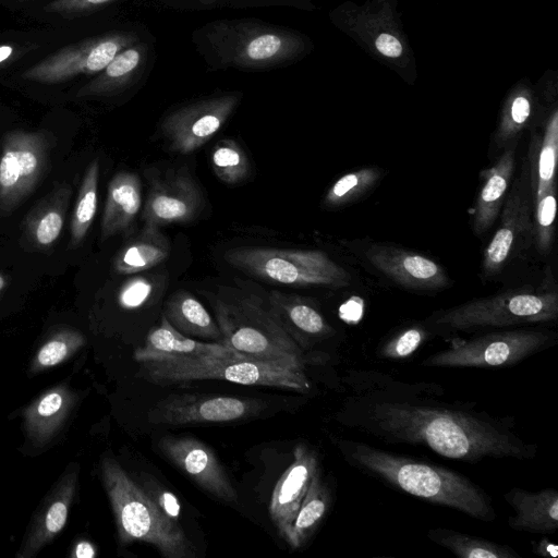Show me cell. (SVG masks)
Returning a JSON list of instances; mask_svg holds the SVG:
<instances>
[{"label":"cell","instance_id":"cell-1","mask_svg":"<svg viewBox=\"0 0 558 558\" xmlns=\"http://www.w3.org/2000/svg\"><path fill=\"white\" fill-rule=\"evenodd\" d=\"M337 421L388 445L424 447L466 463L485 459L530 460L537 446L510 415L457 399L434 381H407L372 368H350L341 378Z\"/></svg>","mask_w":558,"mask_h":558},{"label":"cell","instance_id":"cell-2","mask_svg":"<svg viewBox=\"0 0 558 558\" xmlns=\"http://www.w3.org/2000/svg\"><path fill=\"white\" fill-rule=\"evenodd\" d=\"M335 442L347 463L391 487L480 521L496 519L490 496L454 470L354 439L339 438Z\"/></svg>","mask_w":558,"mask_h":558},{"label":"cell","instance_id":"cell-3","mask_svg":"<svg viewBox=\"0 0 558 558\" xmlns=\"http://www.w3.org/2000/svg\"><path fill=\"white\" fill-rule=\"evenodd\" d=\"M193 40L215 70L268 71L294 63L313 49L311 39L298 31L248 19L209 22Z\"/></svg>","mask_w":558,"mask_h":558},{"label":"cell","instance_id":"cell-4","mask_svg":"<svg viewBox=\"0 0 558 558\" xmlns=\"http://www.w3.org/2000/svg\"><path fill=\"white\" fill-rule=\"evenodd\" d=\"M222 344L236 354L256 360L308 361L305 351L281 327L268 302L254 293L222 287L206 293Z\"/></svg>","mask_w":558,"mask_h":558},{"label":"cell","instance_id":"cell-5","mask_svg":"<svg viewBox=\"0 0 558 558\" xmlns=\"http://www.w3.org/2000/svg\"><path fill=\"white\" fill-rule=\"evenodd\" d=\"M304 363L287 359L203 356L141 362L137 376L160 386L218 379L246 386H267L306 392L311 389V381L304 373Z\"/></svg>","mask_w":558,"mask_h":558},{"label":"cell","instance_id":"cell-6","mask_svg":"<svg viewBox=\"0 0 558 558\" xmlns=\"http://www.w3.org/2000/svg\"><path fill=\"white\" fill-rule=\"evenodd\" d=\"M101 477L121 543H148L166 558L196 557L195 547L181 525L113 458L102 459Z\"/></svg>","mask_w":558,"mask_h":558},{"label":"cell","instance_id":"cell-7","mask_svg":"<svg viewBox=\"0 0 558 558\" xmlns=\"http://www.w3.org/2000/svg\"><path fill=\"white\" fill-rule=\"evenodd\" d=\"M557 317L556 290L514 289L437 311L426 318L425 327L432 333L445 336L549 323Z\"/></svg>","mask_w":558,"mask_h":558},{"label":"cell","instance_id":"cell-8","mask_svg":"<svg viewBox=\"0 0 558 558\" xmlns=\"http://www.w3.org/2000/svg\"><path fill=\"white\" fill-rule=\"evenodd\" d=\"M332 24L366 53L409 84L417 77L416 59L398 11V0L345 1L329 13Z\"/></svg>","mask_w":558,"mask_h":558},{"label":"cell","instance_id":"cell-9","mask_svg":"<svg viewBox=\"0 0 558 558\" xmlns=\"http://www.w3.org/2000/svg\"><path fill=\"white\" fill-rule=\"evenodd\" d=\"M223 257L232 267L269 283L343 288L351 282L350 274L318 250L242 246Z\"/></svg>","mask_w":558,"mask_h":558},{"label":"cell","instance_id":"cell-10","mask_svg":"<svg viewBox=\"0 0 558 558\" xmlns=\"http://www.w3.org/2000/svg\"><path fill=\"white\" fill-rule=\"evenodd\" d=\"M557 342L555 333L539 329H501L469 339L452 340L421 362L424 367L494 368L515 365Z\"/></svg>","mask_w":558,"mask_h":558},{"label":"cell","instance_id":"cell-11","mask_svg":"<svg viewBox=\"0 0 558 558\" xmlns=\"http://www.w3.org/2000/svg\"><path fill=\"white\" fill-rule=\"evenodd\" d=\"M141 40L132 31H117L84 39L50 54L23 73L38 83H60L80 74H97L124 48Z\"/></svg>","mask_w":558,"mask_h":558},{"label":"cell","instance_id":"cell-12","mask_svg":"<svg viewBox=\"0 0 558 558\" xmlns=\"http://www.w3.org/2000/svg\"><path fill=\"white\" fill-rule=\"evenodd\" d=\"M50 142L44 132L13 131L4 136L0 157V213H10L44 175Z\"/></svg>","mask_w":558,"mask_h":558},{"label":"cell","instance_id":"cell-13","mask_svg":"<svg viewBox=\"0 0 558 558\" xmlns=\"http://www.w3.org/2000/svg\"><path fill=\"white\" fill-rule=\"evenodd\" d=\"M241 100L239 93L213 95L169 112L160 131L171 151L187 155L208 142L228 121Z\"/></svg>","mask_w":558,"mask_h":558},{"label":"cell","instance_id":"cell-14","mask_svg":"<svg viewBox=\"0 0 558 558\" xmlns=\"http://www.w3.org/2000/svg\"><path fill=\"white\" fill-rule=\"evenodd\" d=\"M265 403L260 399L206 393H172L147 412L153 424L186 425L225 423L257 416Z\"/></svg>","mask_w":558,"mask_h":558},{"label":"cell","instance_id":"cell-15","mask_svg":"<svg viewBox=\"0 0 558 558\" xmlns=\"http://www.w3.org/2000/svg\"><path fill=\"white\" fill-rule=\"evenodd\" d=\"M533 207L529 170L524 167L507 194L500 210V223L484 251L483 276L490 278L498 274L531 232Z\"/></svg>","mask_w":558,"mask_h":558},{"label":"cell","instance_id":"cell-16","mask_svg":"<svg viewBox=\"0 0 558 558\" xmlns=\"http://www.w3.org/2000/svg\"><path fill=\"white\" fill-rule=\"evenodd\" d=\"M157 447L202 489L226 502L238 501L228 474L206 444L191 436L166 435L158 440Z\"/></svg>","mask_w":558,"mask_h":558},{"label":"cell","instance_id":"cell-17","mask_svg":"<svg viewBox=\"0 0 558 558\" xmlns=\"http://www.w3.org/2000/svg\"><path fill=\"white\" fill-rule=\"evenodd\" d=\"M204 205L202 191L185 171H175L151 184L144 204V225L162 227L186 223L196 218Z\"/></svg>","mask_w":558,"mask_h":558},{"label":"cell","instance_id":"cell-18","mask_svg":"<svg viewBox=\"0 0 558 558\" xmlns=\"http://www.w3.org/2000/svg\"><path fill=\"white\" fill-rule=\"evenodd\" d=\"M366 259L405 289L429 291L444 288L448 283V276L438 263L403 247L375 244L366 252Z\"/></svg>","mask_w":558,"mask_h":558},{"label":"cell","instance_id":"cell-19","mask_svg":"<svg viewBox=\"0 0 558 558\" xmlns=\"http://www.w3.org/2000/svg\"><path fill=\"white\" fill-rule=\"evenodd\" d=\"M293 456V462L276 484L269 504L271 520L281 536L293 520L319 468L315 452L304 444L295 447Z\"/></svg>","mask_w":558,"mask_h":558},{"label":"cell","instance_id":"cell-20","mask_svg":"<svg viewBox=\"0 0 558 558\" xmlns=\"http://www.w3.org/2000/svg\"><path fill=\"white\" fill-rule=\"evenodd\" d=\"M267 302L281 327L305 352L313 344L331 337L335 332L319 310L307 298L270 291Z\"/></svg>","mask_w":558,"mask_h":558},{"label":"cell","instance_id":"cell-21","mask_svg":"<svg viewBox=\"0 0 558 558\" xmlns=\"http://www.w3.org/2000/svg\"><path fill=\"white\" fill-rule=\"evenodd\" d=\"M239 355L218 342H203L182 335L162 316L159 326L151 328L144 347L138 348L134 359L138 363L203 356Z\"/></svg>","mask_w":558,"mask_h":558},{"label":"cell","instance_id":"cell-22","mask_svg":"<svg viewBox=\"0 0 558 558\" xmlns=\"http://www.w3.org/2000/svg\"><path fill=\"white\" fill-rule=\"evenodd\" d=\"M151 54V46L142 40L124 48L78 90L77 96H108L126 90L147 73Z\"/></svg>","mask_w":558,"mask_h":558},{"label":"cell","instance_id":"cell-23","mask_svg":"<svg viewBox=\"0 0 558 558\" xmlns=\"http://www.w3.org/2000/svg\"><path fill=\"white\" fill-rule=\"evenodd\" d=\"M505 501L514 510L508 518L510 529L534 534H554L558 530V492L546 487L531 492L512 487L504 494Z\"/></svg>","mask_w":558,"mask_h":558},{"label":"cell","instance_id":"cell-24","mask_svg":"<svg viewBox=\"0 0 558 558\" xmlns=\"http://www.w3.org/2000/svg\"><path fill=\"white\" fill-rule=\"evenodd\" d=\"M76 482V470L66 472L60 478L37 513L35 522L16 557L31 558L35 556L62 531L68 521L71 502L75 495Z\"/></svg>","mask_w":558,"mask_h":558},{"label":"cell","instance_id":"cell-25","mask_svg":"<svg viewBox=\"0 0 558 558\" xmlns=\"http://www.w3.org/2000/svg\"><path fill=\"white\" fill-rule=\"evenodd\" d=\"M515 168V142L507 145L505 151L480 177L483 181L473 209V231L484 234L496 221L508 194Z\"/></svg>","mask_w":558,"mask_h":558},{"label":"cell","instance_id":"cell-26","mask_svg":"<svg viewBox=\"0 0 558 558\" xmlns=\"http://www.w3.org/2000/svg\"><path fill=\"white\" fill-rule=\"evenodd\" d=\"M142 207V185L137 174L117 173L108 185L101 221V239L126 232Z\"/></svg>","mask_w":558,"mask_h":558},{"label":"cell","instance_id":"cell-27","mask_svg":"<svg viewBox=\"0 0 558 558\" xmlns=\"http://www.w3.org/2000/svg\"><path fill=\"white\" fill-rule=\"evenodd\" d=\"M74 397L64 386L39 396L24 412L25 429L36 445L49 441L68 417Z\"/></svg>","mask_w":558,"mask_h":558},{"label":"cell","instance_id":"cell-28","mask_svg":"<svg viewBox=\"0 0 558 558\" xmlns=\"http://www.w3.org/2000/svg\"><path fill=\"white\" fill-rule=\"evenodd\" d=\"M162 316L184 336L222 343V335L215 318L189 291H175L166 302Z\"/></svg>","mask_w":558,"mask_h":558},{"label":"cell","instance_id":"cell-29","mask_svg":"<svg viewBox=\"0 0 558 558\" xmlns=\"http://www.w3.org/2000/svg\"><path fill=\"white\" fill-rule=\"evenodd\" d=\"M170 252V242L160 228L144 225L140 234L119 251L113 266L119 274H138L162 263Z\"/></svg>","mask_w":558,"mask_h":558},{"label":"cell","instance_id":"cell-30","mask_svg":"<svg viewBox=\"0 0 558 558\" xmlns=\"http://www.w3.org/2000/svg\"><path fill=\"white\" fill-rule=\"evenodd\" d=\"M330 501V490L318 468L300 508L282 535L292 548H300L308 541L327 514Z\"/></svg>","mask_w":558,"mask_h":558},{"label":"cell","instance_id":"cell-31","mask_svg":"<svg viewBox=\"0 0 558 558\" xmlns=\"http://www.w3.org/2000/svg\"><path fill=\"white\" fill-rule=\"evenodd\" d=\"M531 143L530 184L533 201H537L549 187L556 184L558 160V110L555 107L547 118L542 138Z\"/></svg>","mask_w":558,"mask_h":558},{"label":"cell","instance_id":"cell-32","mask_svg":"<svg viewBox=\"0 0 558 558\" xmlns=\"http://www.w3.org/2000/svg\"><path fill=\"white\" fill-rule=\"evenodd\" d=\"M536 97L527 80L520 81L511 88L501 107L494 135L498 147L514 143L527 126L535 110Z\"/></svg>","mask_w":558,"mask_h":558},{"label":"cell","instance_id":"cell-33","mask_svg":"<svg viewBox=\"0 0 558 558\" xmlns=\"http://www.w3.org/2000/svg\"><path fill=\"white\" fill-rule=\"evenodd\" d=\"M427 537L460 558H521L509 545L446 527L428 530Z\"/></svg>","mask_w":558,"mask_h":558},{"label":"cell","instance_id":"cell-34","mask_svg":"<svg viewBox=\"0 0 558 558\" xmlns=\"http://www.w3.org/2000/svg\"><path fill=\"white\" fill-rule=\"evenodd\" d=\"M71 190L62 187L56 196L39 206L27 221V231L33 241L39 246L51 245L60 235L63 222L65 206Z\"/></svg>","mask_w":558,"mask_h":558},{"label":"cell","instance_id":"cell-35","mask_svg":"<svg viewBox=\"0 0 558 558\" xmlns=\"http://www.w3.org/2000/svg\"><path fill=\"white\" fill-rule=\"evenodd\" d=\"M99 161L93 160L87 167L78 192L71 223V240L78 245L93 223L97 210V187Z\"/></svg>","mask_w":558,"mask_h":558},{"label":"cell","instance_id":"cell-36","mask_svg":"<svg viewBox=\"0 0 558 558\" xmlns=\"http://www.w3.org/2000/svg\"><path fill=\"white\" fill-rule=\"evenodd\" d=\"M210 162L216 177L227 184H238L246 180L251 172L246 153L231 138L220 140L214 146Z\"/></svg>","mask_w":558,"mask_h":558},{"label":"cell","instance_id":"cell-37","mask_svg":"<svg viewBox=\"0 0 558 558\" xmlns=\"http://www.w3.org/2000/svg\"><path fill=\"white\" fill-rule=\"evenodd\" d=\"M380 175L378 168L367 167L340 177L326 192L324 205L335 208L356 201L376 185Z\"/></svg>","mask_w":558,"mask_h":558},{"label":"cell","instance_id":"cell-38","mask_svg":"<svg viewBox=\"0 0 558 558\" xmlns=\"http://www.w3.org/2000/svg\"><path fill=\"white\" fill-rule=\"evenodd\" d=\"M84 343V337L76 330L63 329L56 332L39 348L32 371L39 372L64 362Z\"/></svg>","mask_w":558,"mask_h":558},{"label":"cell","instance_id":"cell-39","mask_svg":"<svg viewBox=\"0 0 558 558\" xmlns=\"http://www.w3.org/2000/svg\"><path fill=\"white\" fill-rule=\"evenodd\" d=\"M430 332L425 326L407 327L384 341L377 349V356L384 360H403L411 356L426 341Z\"/></svg>","mask_w":558,"mask_h":558},{"label":"cell","instance_id":"cell-40","mask_svg":"<svg viewBox=\"0 0 558 558\" xmlns=\"http://www.w3.org/2000/svg\"><path fill=\"white\" fill-rule=\"evenodd\" d=\"M535 225H533L537 250L546 254L551 250L557 211L556 184L534 202Z\"/></svg>","mask_w":558,"mask_h":558},{"label":"cell","instance_id":"cell-41","mask_svg":"<svg viewBox=\"0 0 558 558\" xmlns=\"http://www.w3.org/2000/svg\"><path fill=\"white\" fill-rule=\"evenodd\" d=\"M154 283L146 277H134L120 289L118 301L121 307L133 310L144 305L151 296Z\"/></svg>","mask_w":558,"mask_h":558},{"label":"cell","instance_id":"cell-42","mask_svg":"<svg viewBox=\"0 0 558 558\" xmlns=\"http://www.w3.org/2000/svg\"><path fill=\"white\" fill-rule=\"evenodd\" d=\"M114 1L117 0H52L44 10L63 16H75L95 12Z\"/></svg>","mask_w":558,"mask_h":558},{"label":"cell","instance_id":"cell-43","mask_svg":"<svg viewBox=\"0 0 558 558\" xmlns=\"http://www.w3.org/2000/svg\"><path fill=\"white\" fill-rule=\"evenodd\" d=\"M144 490L169 518L175 521L179 519L181 506L171 492L156 486L151 481H146Z\"/></svg>","mask_w":558,"mask_h":558},{"label":"cell","instance_id":"cell-44","mask_svg":"<svg viewBox=\"0 0 558 558\" xmlns=\"http://www.w3.org/2000/svg\"><path fill=\"white\" fill-rule=\"evenodd\" d=\"M532 551L544 558H556L558 555V546L550 542L546 536L538 541L532 542Z\"/></svg>","mask_w":558,"mask_h":558},{"label":"cell","instance_id":"cell-45","mask_svg":"<svg viewBox=\"0 0 558 558\" xmlns=\"http://www.w3.org/2000/svg\"><path fill=\"white\" fill-rule=\"evenodd\" d=\"M95 555L94 546L87 541H82L76 544L72 556L76 558H93Z\"/></svg>","mask_w":558,"mask_h":558},{"label":"cell","instance_id":"cell-46","mask_svg":"<svg viewBox=\"0 0 558 558\" xmlns=\"http://www.w3.org/2000/svg\"><path fill=\"white\" fill-rule=\"evenodd\" d=\"M13 54V47L10 45L0 46V63L8 60Z\"/></svg>","mask_w":558,"mask_h":558},{"label":"cell","instance_id":"cell-47","mask_svg":"<svg viewBox=\"0 0 558 558\" xmlns=\"http://www.w3.org/2000/svg\"><path fill=\"white\" fill-rule=\"evenodd\" d=\"M170 1H175V2H181V3H190V4H208V3H211L216 0H170Z\"/></svg>","mask_w":558,"mask_h":558},{"label":"cell","instance_id":"cell-48","mask_svg":"<svg viewBox=\"0 0 558 558\" xmlns=\"http://www.w3.org/2000/svg\"><path fill=\"white\" fill-rule=\"evenodd\" d=\"M5 284V278L0 274V292L4 289Z\"/></svg>","mask_w":558,"mask_h":558}]
</instances>
